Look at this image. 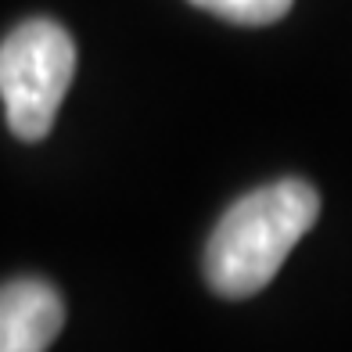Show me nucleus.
<instances>
[{
    "mask_svg": "<svg viewBox=\"0 0 352 352\" xmlns=\"http://www.w3.org/2000/svg\"><path fill=\"white\" fill-rule=\"evenodd\" d=\"M320 216V195L306 180H274L234 201L205 245V277L223 298H248L277 277Z\"/></svg>",
    "mask_w": 352,
    "mask_h": 352,
    "instance_id": "obj_1",
    "label": "nucleus"
},
{
    "mask_svg": "<svg viewBox=\"0 0 352 352\" xmlns=\"http://www.w3.org/2000/svg\"><path fill=\"white\" fill-rule=\"evenodd\" d=\"M76 76V43L54 19H29L0 43V98L14 137L51 133Z\"/></svg>",
    "mask_w": 352,
    "mask_h": 352,
    "instance_id": "obj_2",
    "label": "nucleus"
},
{
    "mask_svg": "<svg viewBox=\"0 0 352 352\" xmlns=\"http://www.w3.org/2000/svg\"><path fill=\"white\" fill-rule=\"evenodd\" d=\"M61 324H65V302L47 280L19 277L0 284V352L51 349Z\"/></svg>",
    "mask_w": 352,
    "mask_h": 352,
    "instance_id": "obj_3",
    "label": "nucleus"
},
{
    "mask_svg": "<svg viewBox=\"0 0 352 352\" xmlns=\"http://www.w3.org/2000/svg\"><path fill=\"white\" fill-rule=\"evenodd\" d=\"M190 4L234 25H270L280 22L295 0H190Z\"/></svg>",
    "mask_w": 352,
    "mask_h": 352,
    "instance_id": "obj_4",
    "label": "nucleus"
}]
</instances>
